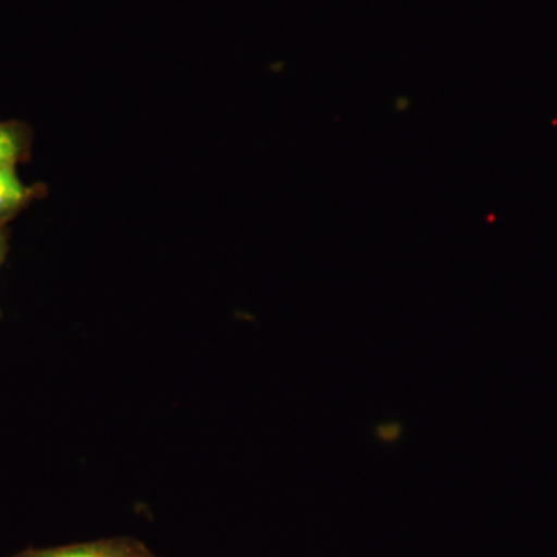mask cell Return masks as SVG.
I'll use <instances>...</instances> for the list:
<instances>
[{
	"instance_id": "cell-1",
	"label": "cell",
	"mask_w": 557,
	"mask_h": 557,
	"mask_svg": "<svg viewBox=\"0 0 557 557\" xmlns=\"http://www.w3.org/2000/svg\"><path fill=\"white\" fill-rule=\"evenodd\" d=\"M36 197L38 189L22 182L16 166L0 168V226L16 218Z\"/></svg>"
},
{
	"instance_id": "cell-2",
	"label": "cell",
	"mask_w": 557,
	"mask_h": 557,
	"mask_svg": "<svg viewBox=\"0 0 557 557\" xmlns=\"http://www.w3.org/2000/svg\"><path fill=\"white\" fill-rule=\"evenodd\" d=\"M13 557H149L145 549L124 542H94L69 547L28 549Z\"/></svg>"
},
{
	"instance_id": "cell-3",
	"label": "cell",
	"mask_w": 557,
	"mask_h": 557,
	"mask_svg": "<svg viewBox=\"0 0 557 557\" xmlns=\"http://www.w3.org/2000/svg\"><path fill=\"white\" fill-rule=\"evenodd\" d=\"M32 132L21 121H0V168L17 166L27 159Z\"/></svg>"
},
{
	"instance_id": "cell-4",
	"label": "cell",
	"mask_w": 557,
	"mask_h": 557,
	"mask_svg": "<svg viewBox=\"0 0 557 557\" xmlns=\"http://www.w3.org/2000/svg\"><path fill=\"white\" fill-rule=\"evenodd\" d=\"M376 435H379L381 442L392 443L401 435V428H399L398 423H384L376 431Z\"/></svg>"
},
{
	"instance_id": "cell-5",
	"label": "cell",
	"mask_w": 557,
	"mask_h": 557,
	"mask_svg": "<svg viewBox=\"0 0 557 557\" xmlns=\"http://www.w3.org/2000/svg\"><path fill=\"white\" fill-rule=\"evenodd\" d=\"M7 249H9V244H7L5 230H3V226H0V265H2L3 259H5Z\"/></svg>"
},
{
	"instance_id": "cell-6",
	"label": "cell",
	"mask_w": 557,
	"mask_h": 557,
	"mask_svg": "<svg viewBox=\"0 0 557 557\" xmlns=\"http://www.w3.org/2000/svg\"><path fill=\"white\" fill-rule=\"evenodd\" d=\"M409 108L410 100L408 97H398L397 100H395V109H397L398 112H406Z\"/></svg>"
}]
</instances>
